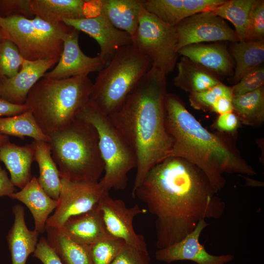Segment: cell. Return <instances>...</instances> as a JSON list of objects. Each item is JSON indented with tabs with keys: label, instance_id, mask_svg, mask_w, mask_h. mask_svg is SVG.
I'll return each instance as SVG.
<instances>
[{
	"label": "cell",
	"instance_id": "cell-1",
	"mask_svg": "<svg viewBox=\"0 0 264 264\" xmlns=\"http://www.w3.org/2000/svg\"><path fill=\"white\" fill-rule=\"evenodd\" d=\"M218 193L197 167L168 156L149 171L132 196L155 217V245L161 249L183 239L200 220L221 217L225 204Z\"/></svg>",
	"mask_w": 264,
	"mask_h": 264
},
{
	"label": "cell",
	"instance_id": "cell-2",
	"mask_svg": "<svg viewBox=\"0 0 264 264\" xmlns=\"http://www.w3.org/2000/svg\"><path fill=\"white\" fill-rule=\"evenodd\" d=\"M165 74L151 67L121 106L109 115L137 161L132 194L155 165L169 156L172 139L165 124Z\"/></svg>",
	"mask_w": 264,
	"mask_h": 264
},
{
	"label": "cell",
	"instance_id": "cell-3",
	"mask_svg": "<svg viewBox=\"0 0 264 264\" xmlns=\"http://www.w3.org/2000/svg\"><path fill=\"white\" fill-rule=\"evenodd\" d=\"M165 109V127L172 139L169 156L197 167L218 192L225 186L224 173L256 174L230 142L205 128L176 95L167 92Z\"/></svg>",
	"mask_w": 264,
	"mask_h": 264
},
{
	"label": "cell",
	"instance_id": "cell-4",
	"mask_svg": "<svg viewBox=\"0 0 264 264\" xmlns=\"http://www.w3.org/2000/svg\"><path fill=\"white\" fill-rule=\"evenodd\" d=\"M88 76L55 79L43 77L30 90L25 105L48 136L67 126L90 99Z\"/></svg>",
	"mask_w": 264,
	"mask_h": 264
},
{
	"label": "cell",
	"instance_id": "cell-5",
	"mask_svg": "<svg viewBox=\"0 0 264 264\" xmlns=\"http://www.w3.org/2000/svg\"><path fill=\"white\" fill-rule=\"evenodd\" d=\"M52 158L61 178L75 182L97 183L104 163L95 127L77 116L65 129L50 136Z\"/></svg>",
	"mask_w": 264,
	"mask_h": 264
},
{
	"label": "cell",
	"instance_id": "cell-6",
	"mask_svg": "<svg viewBox=\"0 0 264 264\" xmlns=\"http://www.w3.org/2000/svg\"><path fill=\"white\" fill-rule=\"evenodd\" d=\"M152 67L151 60L132 44L120 48L98 72L90 101L109 115L115 111Z\"/></svg>",
	"mask_w": 264,
	"mask_h": 264
},
{
	"label": "cell",
	"instance_id": "cell-7",
	"mask_svg": "<svg viewBox=\"0 0 264 264\" xmlns=\"http://www.w3.org/2000/svg\"><path fill=\"white\" fill-rule=\"evenodd\" d=\"M77 116L91 123L98 133L99 147L104 163V174L99 184L108 192L111 189H125L128 173L136 168L134 152L108 115L99 110L90 99Z\"/></svg>",
	"mask_w": 264,
	"mask_h": 264
},
{
	"label": "cell",
	"instance_id": "cell-8",
	"mask_svg": "<svg viewBox=\"0 0 264 264\" xmlns=\"http://www.w3.org/2000/svg\"><path fill=\"white\" fill-rule=\"evenodd\" d=\"M132 45L151 61L152 67L167 75L174 69L177 58L175 26L169 25L144 7Z\"/></svg>",
	"mask_w": 264,
	"mask_h": 264
},
{
	"label": "cell",
	"instance_id": "cell-9",
	"mask_svg": "<svg viewBox=\"0 0 264 264\" xmlns=\"http://www.w3.org/2000/svg\"><path fill=\"white\" fill-rule=\"evenodd\" d=\"M0 27L25 60L60 59L63 41L38 29L31 19L21 15L0 16Z\"/></svg>",
	"mask_w": 264,
	"mask_h": 264
},
{
	"label": "cell",
	"instance_id": "cell-10",
	"mask_svg": "<svg viewBox=\"0 0 264 264\" xmlns=\"http://www.w3.org/2000/svg\"><path fill=\"white\" fill-rule=\"evenodd\" d=\"M61 185L58 204L49 217L45 228H60L69 218L93 209L107 192L97 183L75 182L61 178Z\"/></svg>",
	"mask_w": 264,
	"mask_h": 264
},
{
	"label": "cell",
	"instance_id": "cell-11",
	"mask_svg": "<svg viewBox=\"0 0 264 264\" xmlns=\"http://www.w3.org/2000/svg\"><path fill=\"white\" fill-rule=\"evenodd\" d=\"M175 27L177 51L184 46L203 42H239L235 30L223 19L211 11L200 12L189 17Z\"/></svg>",
	"mask_w": 264,
	"mask_h": 264
},
{
	"label": "cell",
	"instance_id": "cell-12",
	"mask_svg": "<svg viewBox=\"0 0 264 264\" xmlns=\"http://www.w3.org/2000/svg\"><path fill=\"white\" fill-rule=\"evenodd\" d=\"M98 206L111 235L123 240L128 245L148 249L143 236L137 234L133 228L135 217L145 212L138 204L127 207L123 200L111 198L107 192L101 198Z\"/></svg>",
	"mask_w": 264,
	"mask_h": 264
},
{
	"label": "cell",
	"instance_id": "cell-13",
	"mask_svg": "<svg viewBox=\"0 0 264 264\" xmlns=\"http://www.w3.org/2000/svg\"><path fill=\"white\" fill-rule=\"evenodd\" d=\"M62 22L93 38L100 48L97 56L103 60L106 66L120 48L132 44L131 36L116 28L101 13L81 19H64Z\"/></svg>",
	"mask_w": 264,
	"mask_h": 264
},
{
	"label": "cell",
	"instance_id": "cell-14",
	"mask_svg": "<svg viewBox=\"0 0 264 264\" xmlns=\"http://www.w3.org/2000/svg\"><path fill=\"white\" fill-rule=\"evenodd\" d=\"M79 31L71 27L63 37V48L60 59L50 71L44 77L61 79L76 76H88L98 72L106 64L98 56H88L82 51L79 44Z\"/></svg>",
	"mask_w": 264,
	"mask_h": 264
},
{
	"label": "cell",
	"instance_id": "cell-15",
	"mask_svg": "<svg viewBox=\"0 0 264 264\" xmlns=\"http://www.w3.org/2000/svg\"><path fill=\"white\" fill-rule=\"evenodd\" d=\"M205 220H200L195 229L178 242L168 247L158 249L155 259L168 264L189 260L198 264H225L234 259L232 254L213 255L209 253L199 241L202 231L209 225Z\"/></svg>",
	"mask_w": 264,
	"mask_h": 264
},
{
	"label": "cell",
	"instance_id": "cell-16",
	"mask_svg": "<svg viewBox=\"0 0 264 264\" xmlns=\"http://www.w3.org/2000/svg\"><path fill=\"white\" fill-rule=\"evenodd\" d=\"M59 59L24 60L19 72L14 77L0 82V97L18 105L24 104L33 87Z\"/></svg>",
	"mask_w": 264,
	"mask_h": 264
},
{
	"label": "cell",
	"instance_id": "cell-17",
	"mask_svg": "<svg viewBox=\"0 0 264 264\" xmlns=\"http://www.w3.org/2000/svg\"><path fill=\"white\" fill-rule=\"evenodd\" d=\"M33 15L50 22L78 19L99 13L98 0H30Z\"/></svg>",
	"mask_w": 264,
	"mask_h": 264
},
{
	"label": "cell",
	"instance_id": "cell-18",
	"mask_svg": "<svg viewBox=\"0 0 264 264\" xmlns=\"http://www.w3.org/2000/svg\"><path fill=\"white\" fill-rule=\"evenodd\" d=\"M58 229L73 241L87 245L113 237L106 227L98 204L89 211L69 218Z\"/></svg>",
	"mask_w": 264,
	"mask_h": 264
},
{
	"label": "cell",
	"instance_id": "cell-19",
	"mask_svg": "<svg viewBox=\"0 0 264 264\" xmlns=\"http://www.w3.org/2000/svg\"><path fill=\"white\" fill-rule=\"evenodd\" d=\"M12 212L14 220L6 236L12 264H26L28 256L35 250L40 233L27 227L22 206L15 205Z\"/></svg>",
	"mask_w": 264,
	"mask_h": 264
},
{
	"label": "cell",
	"instance_id": "cell-20",
	"mask_svg": "<svg viewBox=\"0 0 264 264\" xmlns=\"http://www.w3.org/2000/svg\"><path fill=\"white\" fill-rule=\"evenodd\" d=\"M9 197L20 201L28 208L34 219L35 230L40 233L45 231L46 221L56 208L58 200L52 198L46 193L35 176H32L20 191Z\"/></svg>",
	"mask_w": 264,
	"mask_h": 264
},
{
	"label": "cell",
	"instance_id": "cell-21",
	"mask_svg": "<svg viewBox=\"0 0 264 264\" xmlns=\"http://www.w3.org/2000/svg\"><path fill=\"white\" fill-rule=\"evenodd\" d=\"M0 161L9 172L13 185L21 189L32 177L31 166L34 161L33 142L19 146L9 141L0 149Z\"/></svg>",
	"mask_w": 264,
	"mask_h": 264
},
{
	"label": "cell",
	"instance_id": "cell-22",
	"mask_svg": "<svg viewBox=\"0 0 264 264\" xmlns=\"http://www.w3.org/2000/svg\"><path fill=\"white\" fill-rule=\"evenodd\" d=\"M102 13L117 29L132 39L136 32L144 0H98Z\"/></svg>",
	"mask_w": 264,
	"mask_h": 264
},
{
	"label": "cell",
	"instance_id": "cell-23",
	"mask_svg": "<svg viewBox=\"0 0 264 264\" xmlns=\"http://www.w3.org/2000/svg\"><path fill=\"white\" fill-rule=\"evenodd\" d=\"M177 53L208 71L227 74L232 69L231 57L220 44H191L180 48Z\"/></svg>",
	"mask_w": 264,
	"mask_h": 264
},
{
	"label": "cell",
	"instance_id": "cell-24",
	"mask_svg": "<svg viewBox=\"0 0 264 264\" xmlns=\"http://www.w3.org/2000/svg\"><path fill=\"white\" fill-rule=\"evenodd\" d=\"M144 8L164 22L176 26L204 10L201 0H144Z\"/></svg>",
	"mask_w": 264,
	"mask_h": 264
},
{
	"label": "cell",
	"instance_id": "cell-25",
	"mask_svg": "<svg viewBox=\"0 0 264 264\" xmlns=\"http://www.w3.org/2000/svg\"><path fill=\"white\" fill-rule=\"evenodd\" d=\"M34 161L39 168V176L37 178L40 186L52 198L58 200L61 190V177L58 168L51 154L49 142L33 140Z\"/></svg>",
	"mask_w": 264,
	"mask_h": 264
},
{
	"label": "cell",
	"instance_id": "cell-26",
	"mask_svg": "<svg viewBox=\"0 0 264 264\" xmlns=\"http://www.w3.org/2000/svg\"><path fill=\"white\" fill-rule=\"evenodd\" d=\"M177 67L174 84L190 94L204 91L220 83L209 71L185 57L182 58Z\"/></svg>",
	"mask_w": 264,
	"mask_h": 264
},
{
	"label": "cell",
	"instance_id": "cell-27",
	"mask_svg": "<svg viewBox=\"0 0 264 264\" xmlns=\"http://www.w3.org/2000/svg\"><path fill=\"white\" fill-rule=\"evenodd\" d=\"M46 240L63 264H93L90 246L78 243L55 228H46Z\"/></svg>",
	"mask_w": 264,
	"mask_h": 264
},
{
	"label": "cell",
	"instance_id": "cell-28",
	"mask_svg": "<svg viewBox=\"0 0 264 264\" xmlns=\"http://www.w3.org/2000/svg\"><path fill=\"white\" fill-rule=\"evenodd\" d=\"M231 53L236 62L234 81L238 83L247 73L261 66L264 61V41L236 42Z\"/></svg>",
	"mask_w": 264,
	"mask_h": 264
},
{
	"label": "cell",
	"instance_id": "cell-29",
	"mask_svg": "<svg viewBox=\"0 0 264 264\" xmlns=\"http://www.w3.org/2000/svg\"><path fill=\"white\" fill-rule=\"evenodd\" d=\"M0 133L22 139L28 136L34 140L50 141V136L43 132L29 109L16 115L0 117Z\"/></svg>",
	"mask_w": 264,
	"mask_h": 264
},
{
	"label": "cell",
	"instance_id": "cell-30",
	"mask_svg": "<svg viewBox=\"0 0 264 264\" xmlns=\"http://www.w3.org/2000/svg\"><path fill=\"white\" fill-rule=\"evenodd\" d=\"M232 105L234 113L240 122L253 127L261 125L264 121V88L234 96Z\"/></svg>",
	"mask_w": 264,
	"mask_h": 264
},
{
	"label": "cell",
	"instance_id": "cell-31",
	"mask_svg": "<svg viewBox=\"0 0 264 264\" xmlns=\"http://www.w3.org/2000/svg\"><path fill=\"white\" fill-rule=\"evenodd\" d=\"M255 0H225L212 12L214 14L230 21L240 42L248 41L249 16Z\"/></svg>",
	"mask_w": 264,
	"mask_h": 264
},
{
	"label": "cell",
	"instance_id": "cell-32",
	"mask_svg": "<svg viewBox=\"0 0 264 264\" xmlns=\"http://www.w3.org/2000/svg\"><path fill=\"white\" fill-rule=\"evenodd\" d=\"M24 60L13 43L6 39L2 40L0 42V82L15 76Z\"/></svg>",
	"mask_w": 264,
	"mask_h": 264
},
{
	"label": "cell",
	"instance_id": "cell-33",
	"mask_svg": "<svg viewBox=\"0 0 264 264\" xmlns=\"http://www.w3.org/2000/svg\"><path fill=\"white\" fill-rule=\"evenodd\" d=\"M125 244L123 240L112 237L89 245L93 264H111Z\"/></svg>",
	"mask_w": 264,
	"mask_h": 264
},
{
	"label": "cell",
	"instance_id": "cell-34",
	"mask_svg": "<svg viewBox=\"0 0 264 264\" xmlns=\"http://www.w3.org/2000/svg\"><path fill=\"white\" fill-rule=\"evenodd\" d=\"M222 97L233 98L231 87L221 82L204 91L190 94L191 105L196 109H211L213 104Z\"/></svg>",
	"mask_w": 264,
	"mask_h": 264
},
{
	"label": "cell",
	"instance_id": "cell-35",
	"mask_svg": "<svg viewBox=\"0 0 264 264\" xmlns=\"http://www.w3.org/2000/svg\"><path fill=\"white\" fill-rule=\"evenodd\" d=\"M264 1L255 0L249 16L248 41L264 40Z\"/></svg>",
	"mask_w": 264,
	"mask_h": 264
},
{
	"label": "cell",
	"instance_id": "cell-36",
	"mask_svg": "<svg viewBox=\"0 0 264 264\" xmlns=\"http://www.w3.org/2000/svg\"><path fill=\"white\" fill-rule=\"evenodd\" d=\"M264 68L260 66L247 73L231 87L233 97L253 91L264 87Z\"/></svg>",
	"mask_w": 264,
	"mask_h": 264
},
{
	"label": "cell",
	"instance_id": "cell-37",
	"mask_svg": "<svg viewBox=\"0 0 264 264\" xmlns=\"http://www.w3.org/2000/svg\"><path fill=\"white\" fill-rule=\"evenodd\" d=\"M150 261L148 249H140L126 243L111 264H150Z\"/></svg>",
	"mask_w": 264,
	"mask_h": 264
},
{
	"label": "cell",
	"instance_id": "cell-38",
	"mask_svg": "<svg viewBox=\"0 0 264 264\" xmlns=\"http://www.w3.org/2000/svg\"><path fill=\"white\" fill-rule=\"evenodd\" d=\"M21 15L28 19L34 18L30 0H0V16L6 17Z\"/></svg>",
	"mask_w": 264,
	"mask_h": 264
},
{
	"label": "cell",
	"instance_id": "cell-39",
	"mask_svg": "<svg viewBox=\"0 0 264 264\" xmlns=\"http://www.w3.org/2000/svg\"><path fill=\"white\" fill-rule=\"evenodd\" d=\"M32 256L38 259L43 264H63L44 237L39 241Z\"/></svg>",
	"mask_w": 264,
	"mask_h": 264
},
{
	"label": "cell",
	"instance_id": "cell-40",
	"mask_svg": "<svg viewBox=\"0 0 264 264\" xmlns=\"http://www.w3.org/2000/svg\"><path fill=\"white\" fill-rule=\"evenodd\" d=\"M239 124L237 116L233 112H230L219 115L215 125L220 131L231 132L238 129Z\"/></svg>",
	"mask_w": 264,
	"mask_h": 264
},
{
	"label": "cell",
	"instance_id": "cell-41",
	"mask_svg": "<svg viewBox=\"0 0 264 264\" xmlns=\"http://www.w3.org/2000/svg\"><path fill=\"white\" fill-rule=\"evenodd\" d=\"M28 110L29 108L25 104H13L0 97V117L16 115Z\"/></svg>",
	"mask_w": 264,
	"mask_h": 264
},
{
	"label": "cell",
	"instance_id": "cell-42",
	"mask_svg": "<svg viewBox=\"0 0 264 264\" xmlns=\"http://www.w3.org/2000/svg\"><path fill=\"white\" fill-rule=\"evenodd\" d=\"M15 192V186L11 182L7 173L0 165V197H9Z\"/></svg>",
	"mask_w": 264,
	"mask_h": 264
},
{
	"label": "cell",
	"instance_id": "cell-43",
	"mask_svg": "<svg viewBox=\"0 0 264 264\" xmlns=\"http://www.w3.org/2000/svg\"><path fill=\"white\" fill-rule=\"evenodd\" d=\"M232 99L233 98L220 97L213 104L210 110L219 115L233 112Z\"/></svg>",
	"mask_w": 264,
	"mask_h": 264
},
{
	"label": "cell",
	"instance_id": "cell-44",
	"mask_svg": "<svg viewBox=\"0 0 264 264\" xmlns=\"http://www.w3.org/2000/svg\"><path fill=\"white\" fill-rule=\"evenodd\" d=\"M9 141V137L8 136L0 133V149L4 144Z\"/></svg>",
	"mask_w": 264,
	"mask_h": 264
},
{
	"label": "cell",
	"instance_id": "cell-45",
	"mask_svg": "<svg viewBox=\"0 0 264 264\" xmlns=\"http://www.w3.org/2000/svg\"><path fill=\"white\" fill-rule=\"evenodd\" d=\"M4 39H5L4 34L1 28L0 27V42Z\"/></svg>",
	"mask_w": 264,
	"mask_h": 264
}]
</instances>
